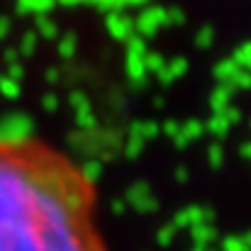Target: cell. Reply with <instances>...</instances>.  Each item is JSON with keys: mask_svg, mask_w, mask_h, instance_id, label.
Wrapping results in <instances>:
<instances>
[{"mask_svg": "<svg viewBox=\"0 0 251 251\" xmlns=\"http://www.w3.org/2000/svg\"><path fill=\"white\" fill-rule=\"evenodd\" d=\"M0 251H107L93 173L42 137H0Z\"/></svg>", "mask_w": 251, "mask_h": 251, "instance_id": "cell-1", "label": "cell"}]
</instances>
